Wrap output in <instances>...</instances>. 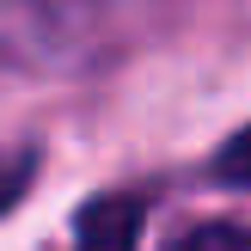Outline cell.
<instances>
[{"instance_id":"obj_1","label":"cell","mask_w":251,"mask_h":251,"mask_svg":"<svg viewBox=\"0 0 251 251\" xmlns=\"http://www.w3.org/2000/svg\"><path fill=\"white\" fill-rule=\"evenodd\" d=\"M141 196L104 190L74 215V251H135L141 245Z\"/></svg>"},{"instance_id":"obj_2","label":"cell","mask_w":251,"mask_h":251,"mask_svg":"<svg viewBox=\"0 0 251 251\" xmlns=\"http://www.w3.org/2000/svg\"><path fill=\"white\" fill-rule=\"evenodd\" d=\"M166 251H251V221H202Z\"/></svg>"},{"instance_id":"obj_3","label":"cell","mask_w":251,"mask_h":251,"mask_svg":"<svg viewBox=\"0 0 251 251\" xmlns=\"http://www.w3.org/2000/svg\"><path fill=\"white\" fill-rule=\"evenodd\" d=\"M215 178L221 184H239V190H251V129H239L227 147L215 153Z\"/></svg>"},{"instance_id":"obj_4","label":"cell","mask_w":251,"mask_h":251,"mask_svg":"<svg viewBox=\"0 0 251 251\" xmlns=\"http://www.w3.org/2000/svg\"><path fill=\"white\" fill-rule=\"evenodd\" d=\"M25 184H31V153H6V147H0V215L19 202Z\"/></svg>"}]
</instances>
